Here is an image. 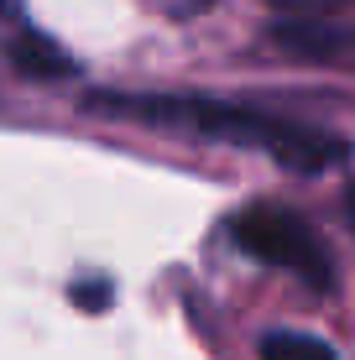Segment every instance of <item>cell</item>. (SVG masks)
Instances as JSON below:
<instances>
[{
  "instance_id": "obj_5",
  "label": "cell",
  "mask_w": 355,
  "mask_h": 360,
  "mask_svg": "<svg viewBox=\"0 0 355 360\" xmlns=\"http://www.w3.org/2000/svg\"><path fill=\"white\" fill-rule=\"evenodd\" d=\"M262 360H335L324 340H314V334H292V329H277L262 340Z\"/></svg>"
},
{
  "instance_id": "obj_8",
  "label": "cell",
  "mask_w": 355,
  "mask_h": 360,
  "mask_svg": "<svg viewBox=\"0 0 355 360\" xmlns=\"http://www.w3.org/2000/svg\"><path fill=\"white\" fill-rule=\"evenodd\" d=\"M21 11V0H0V16H16Z\"/></svg>"
},
{
  "instance_id": "obj_9",
  "label": "cell",
  "mask_w": 355,
  "mask_h": 360,
  "mask_svg": "<svg viewBox=\"0 0 355 360\" xmlns=\"http://www.w3.org/2000/svg\"><path fill=\"white\" fill-rule=\"evenodd\" d=\"M350 219H355V188H350Z\"/></svg>"
},
{
  "instance_id": "obj_6",
  "label": "cell",
  "mask_w": 355,
  "mask_h": 360,
  "mask_svg": "<svg viewBox=\"0 0 355 360\" xmlns=\"http://www.w3.org/2000/svg\"><path fill=\"white\" fill-rule=\"evenodd\" d=\"M73 303L79 308H105L110 303V282H79V288H73Z\"/></svg>"
},
{
  "instance_id": "obj_4",
  "label": "cell",
  "mask_w": 355,
  "mask_h": 360,
  "mask_svg": "<svg viewBox=\"0 0 355 360\" xmlns=\"http://www.w3.org/2000/svg\"><path fill=\"white\" fill-rule=\"evenodd\" d=\"M11 63L27 73V79H42V84H58V79H73V73H79V63H73L53 37H42V32L11 37Z\"/></svg>"
},
{
  "instance_id": "obj_2",
  "label": "cell",
  "mask_w": 355,
  "mask_h": 360,
  "mask_svg": "<svg viewBox=\"0 0 355 360\" xmlns=\"http://www.w3.org/2000/svg\"><path fill=\"white\" fill-rule=\"evenodd\" d=\"M230 235H235V245L246 256H256V262L277 266V271H292L298 282H309L314 292H329L335 288V262H329L324 240L309 230V219H298L292 209H246V214L230 225Z\"/></svg>"
},
{
  "instance_id": "obj_7",
  "label": "cell",
  "mask_w": 355,
  "mask_h": 360,
  "mask_svg": "<svg viewBox=\"0 0 355 360\" xmlns=\"http://www.w3.org/2000/svg\"><path fill=\"white\" fill-rule=\"evenodd\" d=\"M272 6H298L303 16H324L329 6H340V0H272Z\"/></svg>"
},
{
  "instance_id": "obj_3",
  "label": "cell",
  "mask_w": 355,
  "mask_h": 360,
  "mask_svg": "<svg viewBox=\"0 0 355 360\" xmlns=\"http://www.w3.org/2000/svg\"><path fill=\"white\" fill-rule=\"evenodd\" d=\"M272 37H277V47H288V53H298V58H324V63H335V58H345L350 47H355V32H350V27H335V21H324V16L283 21Z\"/></svg>"
},
{
  "instance_id": "obj_1",
  "label": "cell",
  "mask_w": 355,
  "mask_h": 360,
  "mask_svg": "<svg viewBox=\"0 0 355 360\" xmlns=\"http://www.w3.org/2000/svg\"><path fill=\"white\" fill-rule=\"evenodd\" d=\"M89 110L105 115H126L157 131H183V136H204V141H230V146H251L266 152L272 162H283L292 172H324L335 162H345V141L292 120L262 115L246 105H225V99H193V94H89Z\"/></svg>"
}]
</instances>
